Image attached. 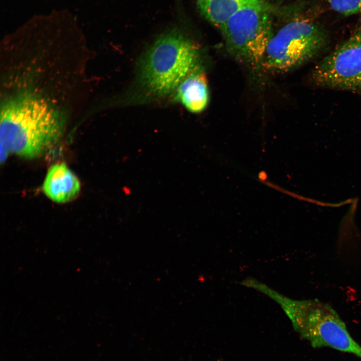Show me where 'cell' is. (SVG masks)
I'll return each instance as SVG.
<instances>
[{
    "instance_id": "cell-6",
    "label": "cell",
    "mask_w": 361,
    "mask_h": 361,
    "mask_svg": "<svg viewBox=\"0 0 361 361\" xmlns=\"http://www.w3.org/2000/svg\"><path fill=\"white\" fill-rule=\"evenodd\" d=\"M317 86L361 93V26L314 68Z\"/></svg>"
},
{
    "instance_id": "cell-11",
    "label": "cell",
    "mask_w": 361,
    "mask_h": 361,
    "mask_svg": "<svg viewBox=\"0 0 361 361\" xmlns=\"http://www.w3.org/2000/svg\"><path fill=\"white\" fill-rule=\"evenodd\" d=\"M9 151L4 146L1 145V162L2 163L4 162L8 154L9 153Z\"/></svg>"
},
{
    "instance_id": "cell-8",
    "label": "cell",
    "mask_w": 361,
    "mask_h": 361,
    "mask_svg": "<svg viewBox=\"0 0 361 361\" xmlns=\"http://www.w3.org/2000/svg\"><path fill=\"white\" fill-rule=\"evenodd\" d=\"M176 89L177 99L191 112L200 113L208 104V86L205 73L201 66L189 73Z\"/></svg>"
},
{
    "instance_id": "cell-10",
    "label": "cell",
    "mask_w": 361,
    "mask_h": 361,
    "mask_svg": "<svg viewBox=\"0 0 361 361\" xmlns=\"http://www.w3.org/2000/svg\"><path fill=\"white\" fill-rule=\"evenodd\" d=\"M334 11L345 16L361 13V0H326Z\"/></svg>"
},
{
    "instance_id": "cell-3",
    "label": "cell",
    "mask_w": 361,
    "mask_h": 361,
    "mask_svg": "<svg viewBox=\"0 0 361 361\" xmlns=\"http://www.w3.org/2000/svg\"><path fill=\"white\" fill-rule=\"evenodd\" d=\"M269 296L281 305L294 328L313 347L327 346L361 358V346L330 305L316 299H292L273 290Z\"/></svg>"
},
{
    "instance_id": "cell-5",
    "label": "cell",
    "mask_w": 361,
    "mask_h": 361,
    "mask_svg": "<svg viewBox=\"0 0 361 361\" xmlns=\"http://www.w3.org/2000/svg\"><path fill=\"white\" fill-rule=\"evenodd\" d=\"M220 30L234 57L252 66L261 65L273 35L269 12L260 0L243 7Z\"/></svg>"
},
{
    "instance_id": "cell-2",
    "label": "cell",
    "mask_w": 361,
    "mask_h": 361,
    "mask_svg": "<svg viewBox=\"0 0 361 361\" xmlns=\"http://www.w3.org/2000/svg\"><path fill=\"white\" fill-rule=\"evenodd\" d=\"M200 60L199 49L188 36L177 29L170 30L157 38L143 57L140 86L152 96L168 95L201 66Z\"/></svg>"
},
{
    "instance_id": "cell-4",
    "label": "cell",
    "mask_w": 361,
    "mask_h": 361,
    "mask_svg": "<svg viewBox=\"0 0 361 361\" xmlns=\"http://www.w3.org/2000/svg\"><path fill=\"white\" fill-rule=\"evenodd\" d=\"M327 41L326 32L318 25L305 20H293L272 35L261 65L273 72L290 71L318 55Z\"/></svg>"
},
{
    "instance_id": "cell-9",
    "label": "cell",
    "mask_w": 361,
    "mask_h": 361,
    "mask_svg": "<svg viewBox=\"0 0 361 361\" xmlns=\"http://www.w3.org/2000/svg\"><path fill=\"white\" fill-rule=\"evenodd\" d=\"M257 0H196L201 14L221 29L229 19L243 7Z\"/></svg>"
},
{
    "instance_id": "cell-1",
    "label": "cell",
    "mask_w": 361,
    "mask_h": 361,
    "mask_svg": "<svg viewBox=\"0 0 361 361\" xmlns=\"http://www.w3.org/2000/svg\"><path fill=\"white\" fill-rule=\"evenodd\" d=\"M62 130L58 113L39 97L17 96L2 108L1 145L20 156H40L58 140Z\"/></svg>"
},
{
    "instance_id": "cell-7",
    "label": "cell",
    "mask_w": 361,
    "mask_h": 361,
    "mask_svg": "<svg viewBox=\"0 0 361 361\" xmlns=\"http://www.w3.org/2000/svg\"><path fill=\"white\" fill-rule=\"evenodd\" d=\"M43 189L45 195L53 201L65 203L78 195L80 184L65 164L57 163L49 169Z\"/></svg>"
}]
</instances>
